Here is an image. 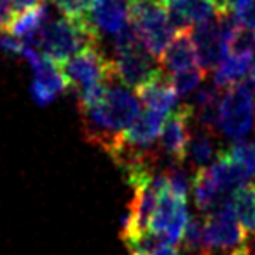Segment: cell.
<instances>
[{
	"mask_svg": "<svg viewBox=\"0 0 255 255\" xmlns=\"http://www.w3.org/2000/svg\"><path fill=\"white\" fill-rule=\"evenodd\" d=\"M131 23L138 32L140 40L156 60L173 40L175 30L168 11L159 0H129Z\"/></svg>",
	"mask_w": 255,
	"mask_h": 255,
	"instance_id": "4",
	"label": "cell"
},
{
	"mask_svg": "<svg viewBox=\"0 0 255 255\" xmlns=\"http://www.w3.org/2000/svg\"><path fill=\"white\" fill-rule=\"evenodd\" d=\"M0 51L12 54V56H21L23 54V42L18 39V37H12L11 33L0 32Z\"/></svg>",
	"mask_w": 255,
	"mask_h": 255,
	"instance_id": "29",
	"label": "cell"
},
{
	"mask_svg": "<svg viewBox=\"0 0 255 255\" xmlns=\"http://www.w3.org/2000/svg\"><path fill=\"white\" fill-rule=\"evenodd\" d=\"M227 150L238 163H241L252 175H255V142L238 140Z\"/></svg>",
	"mask_w": 255,
	"mask_h": 255,
	"instance_id": "25",
	"label": "cell"
},
{
	"mask_svg": "<svg viewBox=\"0 0 255 255\" xmlns=\"http://www.w3.org/2000/svg\"><path fill=\"white\" fill-rule=\"evenodd\" d=\"M114 47H116V60H114L116 77L121 84L128 88H140L161 70L156 58L140 40L133 23L117 33Z\"/></svg>",
	"mask_w": 255,
	"mask_h": 255,
	"instance_id": "3",
	"label": "cell"
},
{
	"mask_svg": "<svg viewBox=\"0 0 255 255\" xmlns=\"http://www.w3.org/2000/svg\"><path fill=\"white\" fill-rule=\"evenodd\" d=\"M252 245H254V252H252V254L255 255V238H254V241H252Z\"/></svg>",
	"mask_w": 255,
	"mask_h": 255,
	"instance_id": "35",
	"label": "cell"
},
{
	"mask_svg": "<svg viewBox=\"0 0 255 255\" xmlns=\"http://www.w3.org/2000/svg\"><path fill=\"white\" fill-rule=\"evenodd\" d=\"M247 241V231L234 213L231 199L224 201L203 220V245L205 250H229L240 248Z\"/></svg>",
	"mask_w": 255,
	"mask_h": 255,
	"instance_id": "8",
	"label": "cell"
},
{
	"mask_svg": "<svg viewBox=\"0 0 255 255\" xmlns=\"http://www.w3.org/2000/svg\"><path fill=\"white\" fill-rule=\"evenodd\" d=\"M32 68L33 81L30 86V91H32V98L39 105H49L61 93L68 89V82L61 72L60 63L54 61L51 56H47L46 53L35 63H32Z\"/></svg>",
	"mask_w": 255,
	"mask_h": 255,
	"instance_id": "11",
	"label": "cell"
},
{
	"mask_svg": "<svg viewBox=\"0 0 255 255\" xmlns=\"http://www.w3.org/2000/svg\"><path fill=\"white\" fill-rule=\"evenodd\" d=\"M217 154H215V140H213L212 131L201 128L199 131H196L194 136H191L187 159H191V163L196 168L210 166L208 163H212L213 156H217Z\"/></svg>",
	"mask_w": 255,
	"mask_h": 255,
	"instance_id": "22",
	"label": "cell"
},
{
	"mask_svg": "<svg viewBox=\"0 0 255 255\" xmlns=\"http://www.w3.org/2000/svg\"><path fill=\"white\" fill-rule=\"evenodd\" d=\"M88 21L98 33L116 37L131 23L129 4L128 0H96L88 14Z\"/></svg>",
	"mask_w": 255,
	"mask_h": 255,
	"instance_id": "14",
	"label": "cell"
},
{
	"mask_svg": "<svg viewBox=\"0 0 255 255\" xmlns=\"http://www.w3.org/2000/svg\"><path fill=\"white\" fill-rule=\"evenodd\" d=\"M67 18H86L91 12L96 0H54Z\"/></svg>",
	"mask_w": 255,
	"mask_h": 255,
	"instance_id": "26",
	"label": "cell"
},
{
	"mask_svg": "<svg viewBox=\"0 0 255 255\" xmlns=\"http://www.w3.org/2000/svg\"><path fill=\"white\" fill-rule=\"evenodd\" d=\"M234 16L241 23V26H245L247 30L255 33V0H248L247 4L241 5L240 9H236Z\"/></svg>",
	"mask_w": 255,
	"mask_h": 255,
	"instance_id": "28",
	"label": "cell"
},
{
	"mask_svg": "<svg viewBox=\"0 0 255 255\" xmlns=\"http://www.w3.org/2000/svg\"><path fill=\"white\" fill-rule=\"evenodd\" d=\"M164 119H166L164 114L145 109L124 131L121 140L136 149H152L154 143L159 140L161 133H163L164 123H166Z\"/></svg>",
	"mask_w": 255,
	"mask_h": 255,
	"instance_id": "17",
	"label": "cell"
},
{
	"mask_svg": "<svg viewBox=\"0 0 255 255\" xmlns=\"http://www.w3.org/2000/svg\"><path fill=\"white\" fill-rule=\"evenodd\" d=\"M168 178V185L173 192H177L178 196H184L187 198V192L192 185V178H189L187 171L184 168H180L178 164H173V166L168 170V173H164Z\"/></svg>",
	"mask_w": 255,
	"mask_h": 255,
	"instance_id": "27",
	"label": "cell"
},
{
	"mask_svg": "<svg viewBox=\"0 0 255 255\" xmlns=\"http://www.w3.org/2000/svg\"><path fill=\"white\" fill-rule=\"evenodd\" d=\"M194 119V110L189 103L180 105L166 119L163 133L159 136V147L175 164L187 161L189 143H191V131L189 123Z\"/></svg>",
	"mask_w": 255,
	"mask_h": 255,
	"instance_id": "9",
	"label": "cell"
},
{
	"mask_svg": "<svg viewBox=\"0 0 255 255\" xmlns=\"http://www.w3.org/2000/svg\"><path fill=\"white\" fill-rule=\"evenodd\" d=\"M180 243L184 247V250L189 252V254L199 255L205 250V245H203V220L189 219Z\"/></svg>",
	"mask_w": 255,
	"mask_h": 255,
	"instance_id": "24",
	"label": "cell"
},
{
	"mask_svg": "<svg viewBox=\"0 0 255 255\" xmlns=\"http://www.w3.org/2000/svg\"><path fill=\"white\" fill-rule=\"evenodd\" d=\"M217 18L208 19L205 23H199V25L191 28V37L194 40L196 51H198L199 65H201V68L206 74L208 72H215L217 67L231 53L229 44L224 40L222 33H220L219 19Z\"/></svg>",
	"mask_w": 255,
	"mask_h": 255,
	"instance_id": "10",
	"label": "cell"
},
{
	"mask_svg": "<svg viewBox=\"0 0 255 255\" xmlns=\"http://www.w3.org/2000/svg\"><path fill=\"white\" fill-rule=\"evenodd\" d=\"M46 0H11L12 5V12L16 14H21V12L32 11V9H37L44 4Z\"/></svg>",
	"mask_w": 255,
	"mask_h": 255,
	"instance_id": "30",
	"label": "cell"
},
{
	"mask_svg": "<svg viewBox=\"0 0 255 255\" xmlns=\"http://www.w3.org/2000/svg\"><path fill=\"white\" fill-rule=\"evenodd\" d=\"M210 2H213V4H215V7L219 9L220 14H224V12H229V11H227L226 0H210Z\"/></svg>",
	"mask_w": 255,
	"mask_h": 255,
	"instance_id": "33",
	"label": "cell"
},
{
	"mask_svg": "<svg viewBox=\"0 0 255 255\" xmlns=\"http://www.w3.org/2000/svg\"><path fill=\"white\" fill-rule=\"evenodd\" d=\"M49 19H51L49 7H47V4L44 2L40 7L12 16V19L9 21L5 32L11 33L12 37H18V39L21 40V39H25V37L32 35V33L42 30V26L46 25Z\"/></svg>",
	"mask_w": 255,
	"mask_h": 255,
	"instance_id": "20",
	"label": "cell"
},
{
	"mask_svg": "<svg viewBox=\"0 0 255 255\" xmlns=\"http://www.w3.org/2000/svg\"><path fill=\"white\" fill-rule=\"evenodd\" d=\"M12 16H14V12H12L11 0H0V32L7 28Z\"/></svg>",
	"mask_w": 255,
	"mask_h": 255,
	"instance_id": "31",
	"label": "cell"
},
{
	"mask_svg": "<svg viewBox=\"0 0 255 255\" xmlns=\"http://www.w3.org/2000/svg\"><path fill=\"white\" fill-rule=\"evenodd\" d=\"M234 213L247 233H255V182L240 187L231 196Z\"/></svg>",
	"mask_w": 255,
	"mask_h": 255,
	"instance_id": "21",
	"label": "cell"
},
{
	"mask_svg": "<svg viewBox=\"0 0 255 255\" xmlns=\"http://www.w3.org/2000/svg\"><path fill=\"white\" fill-rule=\"evenodd\" d=\"M254 63V53H229V56L217 67L213 82L219 89H227L243 81Z\"/></svg>",
	"mask_w": 255,
	"mask_h": 255,
	"instance_id": "19",
	"label": "cell"
},
{
	"mask_svg": "<svg viewBox=\"0 0 255 255\" xmlns=\"http://www.w3.org/2000/svg\"><path fill=\"white\" fill-rule=\"evenodd\" d=\"M60 67L68 82V89L77 91V95L95 84L117 81L114 60L107 58L98 46L86 47L60 63Z\"/></svg>",
	"mask_w": 255,
	"mask_h": 255,
	"instance_id": "6",
	"label": "cell"
},
{
	"mask_svg": "<svg viewBox=\"0 0 255 255\" xmlns=\"http://www.w3.org/2000/svg\"><path fill=\"white\" fill-rule=\"evenodd\" d=\"M250 252H252V250H250ZM250 255H254V254H250Z\"/></svg>",
	"mask_w": 255,
	"mask_h": 255,
	"instance_id": "36",
	"label": "cell"
},
{
	"mask_svg": "<svg viewBox=\"0 0 255 255\" xmlns=\"http://www.w3.org/2000/svg\"><path fill=\"white\" fill-rule=\"evenodd\" d=\"M42 53L58 63H63L74 54L89 46H98L100 33L86 18H58L49 19L40 30Z\"/></svg>",
	"mask_w": 255,
	"mask_h": 255,
	"instance_id": "2",
	"label": "cell"
},
{
	"mask_svg": "<svg viewBox=\"0 0 255 255\" xmlns=\"http://www.w3.org/2000/svg\"><path fill=\"white\" fill-rule=\"evenodd\" d=\"M255 123V91L250 82L224 89L219 103V129L233 140H243Z\"/></svg>",
	"mask_w": 255,
	"mask_h": 255,
	"instance_id": "5",
	"label": "cell"
},
{
	"mask_svg": "<svg viewBox=\"0 0 255 255\" xmlns=\"http://www.w3.org/2000/svg\"><path fill=\"white\" fill-rule=\"evenodd\" d=\"M150 255H180V250H178L177 245L161 243L159 247H157Z\"/></svg>",
	"mask_w": 255,
	"mask_h": 255,
	"instance_id": "32",
	"label": "cell"
},
{
	"mask_svg": "<svg viewBox=\"0 0 255 255\" xmlns=\"http://www.w3.org/2000/svg\"><path fill=\"white\" fill-rule=\"evenodd\" d=\"M248 82L254 86V91H255V60H254V63H252L250 70H248Z\"/></svg>",
	"mask_w": 255,
	"mask_h": 255,
	"instance_id": "34",
	"label": "cell"
},
{
	"mask_svg": "<svg viewBox=\"0 0 255 255\" xmlns=\"http://www.w3.org/2000/svg\"><path fill=\"white\" fill-rule=\"evenodd\" d=\"M192 189H194V201L196 208L199 212H213L215 208H219L224 201L231 198L222 196V192L219 191V187L213 182L212 175H210L208 166L198 168L192 175Z\"/></svg>",
	"mask_w": 255,
	"mask_h": 255,
	"instance_id": "18",
	"label": "cell"
},
{
	"mask_svg": "<svg viewBox=\"0 0 255 255\" xmlns=\"http://www.w3.org/2000/svg\"><path fill=\"white\" fill-rule=\"evenodd\" d=\"M187 222V198L171 191L166 178V184L159 189V194H157L156 206L149 222V231L159 238L161 243L177 245L184 236Z\"/></svg>",
	"mask_w": 255,
	"mask_h": 255,
	"instance_id": "7",
	"label": "cell"
},
{
	"mask_svg": "<svg viewBox=\"0 0 255 255\" xmlns=\"http://www.w3.org/2000/svg\"><path fill=\"white\" fill-rule=\"evenodd\" d=\"M138 114V98L124 86L110 82L95 107L81 110L86 140L110 154Z\"/></svg>",
	"mask_w": 255,
	"mask_h": 255,
	"instance_id": "1",
	"label": "cell"
},
{
	"mask_svg": "<svg viewBox=\"0 0 255 255\" xmlns=\"http://www.w3.org/2000/svg\"><path fill=\"white\" fill-rule=\"evenodd\" d=\"M163 4L177 32L189 30L220 14L210 0H163Z\"/></svg>",
	"mask_w": 255,
	"mask_h": 255,
	"instance_id": "13",
	"label": "cell"
},
{
	"mask_svg": "<svg viewBox=\"0 0 255 255\" xmlns=\"http://www.w3.org/2000/svg\"><path fill=\"white\" fill-rule=\"evenodd\" d=\"M136 98L145 105V109L156 110L164 116L171 112L177 105L178 95L175 91V86L171 82V77L161 68L150 81L142 84L135 89Z\"/></svg>",
	"mask_w": 255,
	"mask_h": 255,
	"instance_id": "16",
	"label": "cell"
},
{
	"mask_svg": "<svg viewBox=\"0 0 255 255\" xmlns=\"http://www.w3.org/2000/svg\"><path fill=\"white\" fill-rule=\"evenodd\" d=\"M161 68L168 75H177L180 72L192 70V68L201 67L199 65L198 51H196L194 40L191 37V28L178 30L175 33L173 40L168 44L164 53L159 58Z\"/></svg>",
	"mask_w": 255,
	"mask_h": 255,
	"instance_id": "12",
	"label": "cell"
},
{
	"mask_svg": "<svg viewBox=\"0 0 255 255\" xmlns=\"http://www.w3.org/2000/svg\"><path fill=\"white\" fill-rule=\"evenodd\" d=\"M208 170L215 185L226 198H231L240 187L250 184L252 178L250 171L241 163H238L229 154V150H220Z\"/></svg>",
	"mask_w": 255,
	"mask_h": 255,
	"instance_id": "15",
	"label": "cell"
},
{
	"mask_svg": "<svg viewBox=\"0 0 255 255\" xmlns=\"http://www.w3.org/2000/svg\"><path fill=\"white\" fill-rule=\"evenodd\" d=\"M206 72L203 70L201 67L198 68H192V70H185V72H180L177 75H170L171 77V82L175 86V91H177L178 96H185L189 95L191 91L198 89L201 86L203 79H205Z\"/></svg>",
	"mask_w": 255,
	"mask_h": 255,
	"instance_id": "23",
	"label": "cell"
}]
</instances>
